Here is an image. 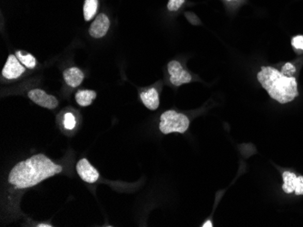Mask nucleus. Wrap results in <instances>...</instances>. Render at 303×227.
<instances>
[{
    "label": "nucleus",
    "instance_id": "f257e3e1",
    "mask_svg": "<svg viewBox=\"0 0 303 227\" xmlns=\"http://www.w3.org/2000/svg\"><path fill=\"white\" fill-rule=\"evenodd\" d=\"M63 171V167L42 153L36 154L15 165L8 174V183L18 189L38 185Z\"/></svg>",
    "mask_w": 303,
    "mask_h": 227
},
{
    "label": "nucleus",
    "instance_id": "f03ea898",
    "mask_svg": "<svg viewBox=\"0 0 303 227\" xmlns=\"http://www.w3.org/2000/svg\"><path fill=\"white\" fill-rule=\"evenodd\" d=\"M257 78L271 98L279 103L292 102L299 95L296 78L286 76L273 67H261Z\"/></svg>",
    "mask_w": 303,
    "mask_h": 227
},
{
    "label": "nucleus",
    "instance_id": "7ed1b4c3",
    "mask_svg": "<svg viewBox=\"0 0 303 227\" xmlns=\"http://www.w3.org/2000/svg\"><path fill=\"white\" fill-rule=\"evenodd\" d=\"M190 126L188 117L184 114H179L174 110L164 112L161 115L159 129L163 134H170L174 132L184 133L187 132Z\"/></svg>",
    "mask_w": 303,
    "mask_h": 227
},
{
    "label": "nucleus",
    "instance_id": "20e7f679",
    "mask_svg": "<svg viewBox=\"0 0 303 227\" xmlns=\"http://www.w3.org/2000/svg\"><path fill=\"white\" fill-rule=\"evenodd\" d=\"M170 75L171 84L176 87L182 84H189L192 81V76L186 70L183 69L182 65L178 61H171L167 66Z\"/></svg>",
    "mask_w": 303,
    "mask_h": 227
},
{
    "label": "nucleus",
    "instance_id": "39448f33",
    "mask_svg": "<svg viewBox=\"0 0 303 227\" xmlns=\"http://www.w3.org/2000/svg\"><path fill=\"white\" fill-rule=\"evenodd\" d=\"M28 98L31 101L35 102L37 105L49 110H55L58 106L59 102L55 96L47 93L45 91L41 89H33L29 91L27 93Z\"/></svg>",
    "mask_w": 303,
    "mask_h": 227
},
{
    "label": "nucleus",
    "instance_id": "423d86ee",
    "mask_svg": "<svg viewBox=\"0 0 303 227\" xmlns=\"http://www.w3.org/2000/svg\"><path fill=\"white\" fill-rule=\"evenodd\" d=\"M25 72V67L20 63L16 54H10L3 67L2 75L6 80H16L21 77Z\"/></svg>",
    "mask_w": 303,
    "mask_h": 227
},
{
    "label": "nucleus",
    "instance_id": "0eeeda50",
    "mask_svg": "<svg viewBox=\"0 0 303 227\" xmlns=\"http://www.w3.org/2000/svg\"><path fill=\"white\" fill-rule=\"evenodd\" d=\"M76 168L79 177L86 183H96L97 180H99V172L97 171L96 167L92 166L90 162L86 159H80L77 162Z\"/></svg>",
    "mask_w": 303,
    "mask_h": 227
},
{
    "label": "nucleus",
    "instance_id": "6e6552de",
    "mask_svg": "<svg viewBox=\"0 0 303 227\" xmlns=\"http://www.w3.org/2000/svg\"><path fill=\"white\" fill-rule=\"evenodd\" d=\"M109 18L105 14H99L89 27V35L94 38H102L109 30Z\"/></svg>",
    "mask_w": 303,
    "mask_h": 227
},
{
    "label": "nucleus",
    "instance_id": "1a4fd4ad",
    "mask_svg": "<svg viewBox=\"0 0 303 227\" xmlns=\"http://www.w3.org/2000/svg\"><path fill=\"white\" fill-rule=\"evenodd\" d=\"M63 77L68 86L72 88H76L83 83L85 79V74L78 67H70L64 71Z\"/></svg>",
    "mask_w": 303,
    "mask_h": 227
},
{
    "label": "nucleus",
    "instance_id": "9d476101",
    "mask_svg": "<svg viewBox=\"0 0 303 227\" xmlns=\"http://www.w3.org/2000/svg\"><path fill=\"white\" fill-rule=\"evenodd\" d=\"M140 98H141L142 102L144 103V105L151 111H155L159 107V104H160L159 93L156 89L154 88H151L146 91H143L140 95Z\"/></svg>",
    "mask_w": 303,
    "mask_h": 227
},
{
    "label": "nucleus",
    "instance_id": "9b49d317",
    "mask_svg": "<svg viewBox=\"0 0 303 227\" xmlns=\"http://www.w3.org/2000/svg\"><path fill=\"white\" fill-rule=\"evenodd\" d=\"M97 98V92L93 90H80L76 93V102L82 107L91 105Z\"/></svg>",
    "mask_w": 303,
    "mask_h": 227
},
{
    "label": "nucleus",
    "instance_id": "f8f14e48",
    "mask_svg": "<svg viewBox=\"0 0 303 227\" xmlns=\"http://www.w3.org/2000/svg\"><path fill=\"white\" fill-rule=\"evenodd\" d=\"M282 178L284 181V184L282 185V190L286 194H291L292 192H294L297 184L298 177L296 174L285 171L284 173L282 174Z\"/></svg>",
    "mask_w": 303,
    "mask_h": 227
},
{
    "label": "nucleus",
    "instance_id": "ddd939ff",
    "mask_svg": "<svg viewBox=\"0 0 303 227\" xmlns=\"http://www.w3.org/2000/svg\"><path fill=\"white\" fill-rule=\"evenodd\" d=\"M97 9H98V0H85L83 10L85 21H91L97 15Z\"/></svg>",
    "mask_w": 303,
    "mask_h": 227
},
{
    "label": "nucleus",
    "instance_id": "4468645a",
    "mask_svg": "<svg viewBox=\"0 0 303 227\" xmlns=\"http://www.w3.org/2000/svg\"><path fill=\"white\" fill-rule=\"evenodd\" d=\"M16 56L20 61V63L27 69H34L37 66V59L27 52L17 51Z\"/></svg>",
    "mask_w": 303,
    "mask_h": 227
},
{
    "label": "nucleus",
    "instance_id": "2eb2a0df",
    "mask_svg": "<svg viewBox=\"0 0 303 227\" xmlns=\"http://www.w3.org/2000/svg\"><path fill=\"white\" fill-rule=\"evenodd\" d=\"M76 126V120L74 114L67 113L64 115V127L67 131H72Z\"/></svg>",
    "mask_w": 303,
    "mask_h": 227
},
{
    "label": "nucleus",
    "instance_id": "dca6fc26",
    "mask_svg": "<svg viewBox=\"0 0 303 227\" xmlns=\"http://www.w3.org/2000/svg\"><path fill=\"white\" fill-rule=\"evenodd\" d=\"M184 2L185 0H169L167 4V8L169 11H172V12L178 11L184 4Z\"/></svg>",
    "mask_w": 303,
    "mask_h": 227
},
{
    "label": "nucleus",
    "instance_id": "f3484780",
    "mask_svg": "<svg viewBox=\"0 0 303 227\" xmlns=\"http://www.w3.org/2000/svg\"><path fill=\"white\" fill-rule=\"evenodd\" d=\"M296 72V68L293 65H291L290 63L286 64L283 67H282V70H281V73H283L286 76H289L291 77L294 73Z\"/></svg>",
    "mask_w": 303,
    "mask_h": 227
},
{
    "label": "nucleus",
    "instance_id": "a211bd4d",
    "mask_svg": "<svg viewBox=\"0 0 303 227\" xmlns=\"http://www.w3.org/2000/svg\"><path fill=\"white\" fill-rule=\"evenodd\" d=\"M292 46L298 51H303V36H297L291 40Z\"/></svg>",
    "mask_w": 303,
    "mask_h": 227
},
{
    "label": "nucleus",
    "instance_id": "6ab92c4d",
    "mask_svg": "<svg viewBox=\"0 0 303 227\" xmlns=\"http://www.w3.org/2000/svg\"><path fill=\"white\" fill-rule=\"evenodd\" d=\"M294 192L297 196L303 195V177H298L296 188H295Z\"/></svg>",
    "mask_w": 303,
    "mask_h": 227
},
{
    "label": "nucleus",
    "instance_id": "aec40b11",
    "mask_svg": "<svg viewBox=\"0 0 303 227\" xmlns=\"http://www.w3.org/2000/svg\"><path fill=\"white\" fill-rule=\"evenodd\" d=\"M202 227H212V222L210 221V220H208V221L205 222V223H204V224H203V225H202Z\"/></svg>",
    "mask_w": 303,
    "mask_h": 227
},
{
    "label": "nucleus",
    "instance_id": "412c9836",
    "mask_svg": "<svg viewBox=\"0 0 303 227\" xmlns=\"http://www.w3.org/2000/svg\"><path fill=\"white\" fill-rule=\"evenodd\" d=\"M37 227H51L52 226L50 225V224H39V225H37Z\"/></svg>",
    "mask_w": 303,
    "mask_h": 227
},
{
    "label": "nucleus",
    "instance_id": "4be33fe9",
    "mask_svg": "<svg viewBox=\"0 0 303 227\" xmlns=\"http://www.w3.org/2000/svg\"></svg>",
    "mask_w": 303,
    "mask_h": 227
}]
</instances>
